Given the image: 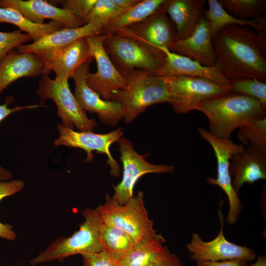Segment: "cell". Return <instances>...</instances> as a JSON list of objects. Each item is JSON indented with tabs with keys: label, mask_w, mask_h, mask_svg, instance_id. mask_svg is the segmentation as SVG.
<instances>
[{
	"label": "cell",
	"mask_w": 266,
	"mask_h": 266,
	"mask_svg": "<svg viewBox=\"0 0 266 266\" xmlns=\"http://www.w3.org/2000/svg\"><path fill=\"white\" fill-rule=\"evenodd\" d=\"M81 256L83 266H118L116 259L104 249L96 253Z\"/></svg>",
	"instance_id": "d590c367"
},
{
	"label": "cell",
	"mask_w": 266,
	"mask_h": 266,
	"mask_svg": "<svg viewBox=\"0 0 266 266\" xmlns=\"http://www.w3.org/2000/svg\"><path fill=\"white\" fill-rule=\"evenodd\" d=\"M205 0H166L167 14L175 25L177 39L189 37L203 17Z\"/></svg>",
	"instance_id": "603a6c76"
},
{
	"label": "cell",
	"mask_w": 266,
	"mask_h": 266,
	"mask_svg": "<svg viewBox=\"0 0 266 266\" xmlns=\"http://www.w3.org/2000/svg\"><path fill=\"white\" fill-rule=\"evenodd\" d=\"M229 92L254 98L266 106V82L253 78L230 80Z\"/></svg>",
	"instance_id": "1f68e13d"
},
{
	"label": "cell",
	"mask_w": 266,
	"mask_h": 266,
	"mask_svg": "<svg viewBox=\"0 0 266 266\" xmlns=\"http://www.w3.org/2000/svg\"><path fill=\"white\" fill-rule=\"evenodd\" d=\"M12 173L0 165V181L10 180L12 178Z\"/></svg>",
	"instance_id": "60d3db41"
},
{
	"label": "cell",
	"mask_w": 266,
	"mask_h": 266,
	"mask_svg": "<svg viewBox=\"0 0 266 266\" xmlns=\"http://www.w3.org/2000/svg\"><path fill=\"white\" fill-rule=\"evenodd\" d=\"M147 266H183L181 259L175 254L169 252L160 259Z\"/></svg>",
	"instance_id": "8d00e7d4"
},
{
	"label": "cell",
	"mask_w": 266,
	"mask_h": 266,
	"mask_svg": "<svg viewBox=\"0 0 266 266\" xmlns=\"http://www.w3.org/2000/svg\"><path fill=\"white\" fill-rule=\"evenodd\" d=\"M32 40L30 35L23 33L21 30L12 32H0V62L13 49Z\"/></svg>",
	"instance_id": "836d02e7"
},
{
	"label": "cell",
	"mask_w": 266,
	"mask_h": 266,
	"mask_svg": "<svg viewBox=\"0 0 266 266\" xmlns=\"http://www.w3.org/2000/svg\"><path fill=\"white\" fill-rule=\"evenodd\" d=\"M212 42L214 66L226 78L266 81V31L232 25L218 32Z\"/></svg>",
	"instance_id": "6da1fadb"
},
{
	"label": "cell",
	"mask_w": 266,
	"mask_h": 266,
	"mask_svg": "<svg viewBox=\"0 0 266 266\" xmlns=\"http://www.w3.org/2000/svg\"><path fill=\"white\" fill-rule=\"evenodd\" d=\"M197 110L207 117L209 133L226 140L236 129L266 117V106L257 100L230 92L205 100Z\"/></svg>",
	"instance_id": "7a4b0ae2"
},
{
	"label": "cell",
	"mask_w": 266,
	"mask_h": 266,
	"mask_svg": "<svg viewBox=\"0 0 266 266\" xmlns=\"http://www.w3.org/2000/svg\"><path fill=\"white\" fill-rule=\"evenodd\" d=\"M165 78L169 92L167 102L179 114L197 110L205 100L228 93L218 84L202 77L176 75Z\"/></svg>",
	"instance_id": "ba28073f"
},
{
	"label": "cell",
	"mask_w": 266,
	"mask_h": 266,
	"mask_svg": "<svg viewBox=\"0 0 266 266\" xmlns=\"http://www.w3.org/2000/svg\"><path fill=\"white\" fill-rule=\"evenodd\" d=\"M250 266H266V256L265 255L259 256L256 262Z\"/></svg>",
	"instance_id": "b9f144b4"
},
{
	"label": "cell",
	"mask_w": 266,
	"mask_h": 266,
	"mask_svg": "<svg viewBox=\"0 0 266 266\" xmlns=\"http://www.w3.org/2000/svg\"><path fill=\"white\" fill-rule=\"evenodd\" d=\"M0 23H8L18 27L31 36L33 42L65 28L62 23L55 21L43 24L32 23L18 11L8 7H0Z\"/></svg>",
	"instance_id": "484cf974"
},
{
	"label": "cell",
	"mask_w": 266,
	"mask_h": 266,
	"mask_svg": "<svg viewBox=\"0 0 266 266\" xmlns=\"http://www.w3.org/2000/svg\"><path fill=\"white\" fill-rule=\"evenodd\" d=\"M218 1L229 14L242 20L262 18L266 11V0H219Z\"/></svg>",
	"instance_id": "f1b7e54d"
},
{
	"label": "cell",
	"mask_w": 266,
	"mask_h": 266,
	"mask_svg": "<svg viewBox=\"0 0 266 266\" xmlns=\"http://www.w3.org/2000/svg\"><path fill=\"white\" fill-rule=\"evenodd\" d=\"M198 131L200 137L211 146L217 160V177H208L206 181L210 184L219 186L226 193L229 204L226 220L228 224L233 225L238 220L242 206L238 195L232 187L230 174V160L233 155L242 152L244 147L231 140L216 137L202 127H198Z\"/></svg>",
	"instance_id": "9c48e42d"
},
{
	"label": "cell",
	"mask_w": 266,
	"mask_h": 266,
	"mask_svg": "<svg viewBox=\"0 0 266 266\" xmlns=\"http://www.w3.org/2000/svg\"><path fill=\"white\" fill-rule=\"evenodd\" d=\"M85 220L78 231L67 238L60 237L44 251L30 261L31 266L55 260L63 261L76 254H92L103 249L100 233L103 224L95 209L85 208L82 212Z\"/></svg>",
	"instance_id": "5b68a950"
},
{
	"label": "cell",
	"mask_w": 266,
	"mask_h": 266,
	"mask_svg": "<svg viewBox=\"0 0 266 266\" xmlns=\"http://www.w3.org/2000/svg\"><path fill=\"white\" fill-rule=\"evenodd\" d=\"M221 208L218 210L221 227L214 239L204 241L199 233H192L190 242L186 245L191 258L196 261L217 262L236 259L247 262L256 259L257 255L252 249L231 242L225 238L223 233L225 220Z\"/></svg>",
	"instance_id": "5bb4252c"
},
{
	"label": "cell",
	"mask_w": 266,
	"mask_h": 266,
	"mask_svg": "<svg viewBox=\"0 0 266 266\" xmlns=\"http://www.w3.org/2000/svg\"><path fill=\"white\" fill-rule=\"evenodd\" d=\"M210 24L204 17L188 37L177 39L168 49L172 52L197 61L205 66H213L216 56L212 46Z\"/></svg>",
	"instance_id": "d6986e66"
},
{
	"label": "cell",
	"mask_w": 266,
	"mask_h": 266,
	"mask_svg": "<svg viewBox=\"0 0 266 266\" xmlns=\"http://www.w3.org/2000/svg\"><path fill=\"white\" fill-rule=\"evenodd\" d=\"M42 105H31L27 106H16L13 108H9L7 107L6 103L0 105V123L6 117L11 114L21 110L35 108L38 107L42 106Z\"/></svg>",
	"instance_id": "f35d334b"
},
{
	"label": "cell",
	"mask_w": 266,
	"mask_h": 266,
	"mask_svg": "<svg viewBox=\"0 0 266 266\" xmlns=\"http://www.w3.org/2000/svg\"><path fill=\"white\" fill-rule=\"evenodd\" d=\"M106 35L86 37L92 56L96 60L97 70L95 73H88L86 81L88 87L103 100H113L115 95L125 88L127 83L104 49L103 41Z\"/></svg>",
	"instance_id": "8fae6325"
},
{
	"label": "cell",
	"mask_w": 266,
	"mask_h": 266,
	"mask_svg": "<svg viewBox=\"0 0 266 266\" xmlns=\"http://www.w3.org/2000/svg\"><path fill=\"white\" fill-rule=\"evenodd\" d=\"M0 7L15 9L28 20L37 24H44L46 19L60 22L69 29L86 24L70 11L43 0H0Z\"/></svg>",
	"instance_id": "e0dca14e"
},
{
	"label": "cell",
	"mask_w": 266,
	"mask_h": 266,
	"mask_svg": "<svg viewBox=\"0 0 266 266\" xmlns=\"http://www.w3.org/2000/svg\"><path fill=\"white\" fill-rule=\"evenodd\" d=\"M119 7L128 10L138 3L140 0H113Z\"/></svg>",
	"instance_id": "ab89813d"
},
{
	"label": "cell",
	"mask_w": 266,
	"mask_h": 266,
	"mask_svg": "<svg viewBox=\"0 0 266 266\" xmlns=\"http://www.w3.org/2000/svg\"><path fill=\"white\" fill-rule=\"evenodd\" d=\"M121 74L127 86L115 95L113 100L122 104L125 123L132 122L149 106L168 102L169 92L165 77L141 69L128 70Z\"/></svg>",
	"instance_id": "3957f363"
},
{
	"label": "cell",
	"mask_w": 266,
	"mask_h": 266,
	"mask_svg": "<svg viewBox=\"0 0 266 266\" xmlns=\"http://www.w3.org/2000/svg\"><path fill=\"white\" fill-rule=\"evenodd\" d=\"M208 8L203 11V17L209 23L212 38L223 28L232 25L250 26L257 33L266 30V18L251 20L236 19L229 14L218 0H208Z\"/></svg>",
	"instance_id": "cb8c5ba5"
},
{
	"label": "cell",
	"mask_w": 266,
	"mask_h": 266,
	"mask_svg": "<svg viewBox=\"0 0 266 266\" xmlns=\"http://www.w3.org/2000/svg\"><path fill=\"white\" fill-rule=\"evenodd\" d=\"M196 266H247V262L241 260L223 261H196Z\"/></svg>",
	"instance_id": "74e56055"
},
{
	"label": "cell",
	"mask_w": 266,
	"mask_h": 266,
	"mask_svg": "<svg viewBox=\"0 0 266 266\" xmlns=\"http://www.w3.org/2000/svg\"><path fill=\"white\" fill-rule=\"evenodd\" d=\"M24 187V183L19 180L0 181V200L3 198L13 195L20 191ZM0 237L14 240L16 235L12 227L9 224L0 222Z\"/></svg>",
	"instance_id": "d6a6232c"
},
{
	"label": "cell",
	"mask_w": 266,
	"mask_h": 266,
	"mask_svg": "<svg viewBox=\"0 0 266 266\" xmlns=\"http://www.w3.org/2000/svg\"><path fill=\"white\" fill-rule=\"evenodd\" d=\"M230 166L232 187L239 195L245 183L266 179V150L249 144L241 153L233 155Z\"/></svg>",
	"instance_id": "ac0fdd59"
},
{
	"label": "cell",
	"mask_w": 266,
	"mask_h": 266,
	"mask_svg": "<svg viewBox=\"0 0 266 266\" xmlns=\"http://www.w3.org/2000/svg\"><path fill=\"white\" fill-rule=\"evenodd\" d=\"M162 243L158 239H149L137 243L131 251L116 259L118 266H147L160 259L170 252Z\"/></svg>",
	"instance_id": "d4e9b609"
},
{
	"label": "cell",
	"mask_w": 266,
	"mask_h": 266,
	"mask_svg": "<svg viewBox=\"0 0 266 266\" xmlns=\"http://www.w3.org/2000/svg\"><path fill=\"white\" fill-rule=\"evenodd\" d=\"M104 49L117 69L122 72L133 69H145L156 74L161 67L166 55L143 46L136 41L118 33L107 34Z\"/></svg>",
	"instance_id": "52a82bcc"
},
{
	"label": "cell",
	"mask_w": 266,
	"mask_h": 266,
	"mask_svg": "<svg viewBox=\"0 0 266 266\" xmlns=\"http://www.w3.org/2000/svg\"><path fill=\"white\" fill-rule=\"evenodd\" d=\"M237 138L243 146L253 145L266 150V117L240 127Z\"/></svg>",
	"instance_id": "4dcf8cb0"
},
{
	"label": "cell",
	"mask_w": 266,
	"mask_h": 266,
	"mask_svg": "<svg viewBox=\"0 0 266 266\" xmlns=\"http://www.w3.org/2000/svg\"><path fill=\"white\" fill-rule=\"evenodd\" d=\"M99 237L102 249L115 259L131 251L137 244L125 232L104 223L101 228Z\"/></svg>",
	"instance_id": "83f0119b"
},
{
	"label": "cell",
	"mask_w": 266,
	"mask_h": 266,
	"mask_svg": "<svg viewBox=\"0 0 266 266\" xmlns=\"http://www.w3.org/2000/svg\"><path fill=\"white\" fill-rule=\"evenodd\" d=\"M97 0H58L62 8L70 11L76 17L87 24L88 17Z\"/></svg>",
	"instance_id": "e575fe53"
},
{
	"label": "cell",
	"mask_w": 266,
	"mask_h": 266,
	"mask_svg": "<svg viewBox=\"0 0 266 266\" xmlns=\"http://www.w3.org/2000/svg\"><path fill=\"white\" fill-rule=\"evenodd\" d=\"M93 59L86 37H82L54 53L44 65L42 75L53 71L56 78L68 79L81 66Z\"/></svg>",
	"instance_id": "44dd1931"
},
{
	"label": "cell",
	"mask_w": 266,
	"mask_h": 266,
	"mask_svg": "<svg viewBox=\"0 0 266 266\" xmlns=\"http://www.w3.org/2000/svg\"><path fill=\"white\" fill-rule=\"evenodd\" d=\"M91 62L83 64L73 75L72 78L75 83L73 95L85 112L96 113L101 122L115 127L124 118L123 107L119 101L103 100L98 93L88 87L86 78L90 72Z\"/></svg>",
	"instance_id": "9a60e30c"
},
{
	"label": "cell",
	"mask_w": 266,
	"mask_h": 266,
	"mask_svg": "<svg viewBox=\"0 0 266 266\" xmlns=\"http://www.w3.org/2000/svg\"><path fill=\"white\" fill-rule=\"evenodd\" d=\"M95 210L103 223L125 232L136 243L149 239L165 242L164 237L157 233L154 229L153 221L149 218L142 191H139L136 196L122 205L106 194L104 203Z\"/></svg>",
	"instance_id": "277c9868"
},
{
	"label": "cell",
	"mask_w": 266,
	"mask_h": 266,
	"mask_svg": "<svg viewBox=\"0 0 266 266\" xmlns=\"http://www.w3.org/2000/svg\"><path fill=\"white\" fill-rule=\"evenodd\" d=\"M158 49L165 54L166 59L156 72L157 75L164 77L176 75L202 77L211 80L229 92L230 80L224 77L214 66H204L196 61L170 51L167 47Z\"/></svg>",
	"instance_id": "ffe728a7"
},
{
	"label": "cell",
	"mask_w": 266,
	"mask_h": 266,
	"mask_svg": "<svg viewBox=\"0 0 266 266\" xmlns=\"http://www.w3.org/2000/svg\"><path fill=\"white\" fill-rule=\"evenodd\" d=\"M120 159L123 167L121 182L113 185V198L120 204L127 203L133 196L134 185L140 177L148 173H166L173 172L175 167L167 164H154L148 162L149 153L141 155L134 149L132 142L122 137L117 141Z\"/></svg>",
	"instance_id": "30bf717a"
},
{
	"label": "cell",
	"mask_w": 266,
	"mask_h": 266,
	"mask_svg": "<svg viewBox=\"0 0 266 266\" xmlns=\"http://www.w3.org/2000/svg\"><path fill=\"white\" fill-rule=\"evenodd\" d=\"M166 0H140L120 17L103 29L102 34L118 33L121 29L138 23L155 12Z\"/></svg>",
	"instance_id": "4316f807"
},
{
	"label": "cell",
	"mask_w": 266,
	"mask_h": 266,
	"mask_svg": "<svg viewBox=\"0 0 266 266\" xmlns=\"http://www.w3.org/2000/svg\"><path fill=\"white\" fill-rule=\"evenodd\" d=\"M126 10L117 6L113 0H97L88 19L91 23L102 29L106 27Z\"/></svg>",
	"instance_id": "f546056e"
},
{
	"label": "cell",
	"mask_w": 266,
	"mask_h": 266,
	"mask_svg": "<svg viewBox=\"0 0 266 266\" xmlns=\"http://www.w3.org/2000/svg\"><path fill=\"white\" fill-rule=\"evenodd\" d=\"M59 137L54 141L55 146H65L69 148H77L84 150L87 154L85 162H92L94 159L93 151L104 154L107 157L106 163L110 167V174L119 177L120 166L113 158L110 151L111 145L117 142L123 134L122 128H119L106 133H95L93 132H77L58 125Z\"/></svg>",
	"instance_id": "7c38bea8"
},
{
	"label": "cell",
	"mask_w": 266,
	"mask_h": 266,
	"mask_svg": "<svg viewBox=\"0 0 266 266\" xmlns=\"http://www.w3.org/2000/svg\"><path fill=\"white\" fill-rule=\"evenodd\" d=\"M102 28L91 23L76 28H64L35 42L19 46L17 48V52L34 54L40 59L44 66L54 53L79 38L102 34Z\"/></svg>",
	"instance_id": "2e32d148"
},
{
	"label": "cell",
	"mask_w": 266,
	"mask_h": 266,
	"mask_svg": "<svg viewBox=\"0 0 266 266\" xmlns=\"http://www.w3.org/2000/svg\"><path fill=\"white\" fill-rule=\"evenodd\" d=\"M36 93L42 105L47 100H53L62 126L73 130L75 127L79 132H93L98 126L95 119L89 118L79 104L70 90L67 79L55 77L53 79L44 74Z\"/></svg>",
	"instance_id": "8992f818"
},
{
	"label": "cell",
	"mask_w": 266,
	"mask_h": 266,
	"mask_svg": "<svg viewBox=\"0 0 266 266\" xmlns=\"http://www.w3.org/2000/svg\"><path fill=\"white\" fill-rule=\"evenodd\" d=\"M44 64L34 54L10 51L0 62V94L17 79L43 74Z\"/></svg>",
	"instance_id": "7402d4cb"
},
{
	"label": "cell",
	"mask_w": 266,
	"mask_h": 266,
	"mask_svg": "<svg viewBox=\"0 0 266 266\" xmlns=\"http://www.w3.org/2000/svg\"><path fill=\"white\" fill-rule=\"evenodd\" d=\"M165 2L145 19L117 33L136 41L152 51L163 52L159 47L168 48L177 40L175 25L167 16Z\"/></svg>",
	"instance_id": "4fadbf2b"
}]
</instances>
